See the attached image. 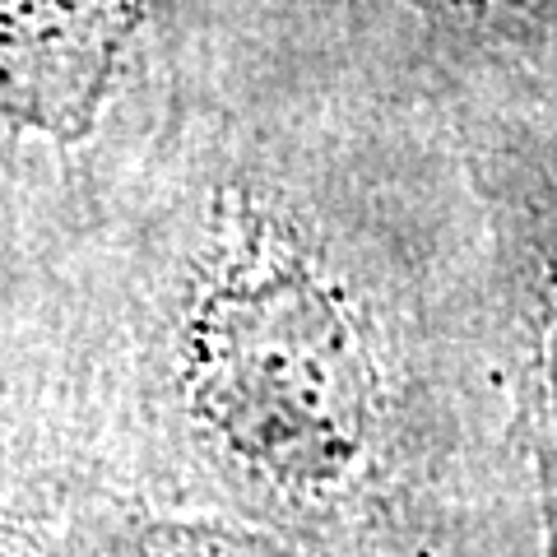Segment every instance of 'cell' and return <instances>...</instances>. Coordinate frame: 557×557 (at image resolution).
<instances>
[{"mask_svg": "<svg viewBox=\"0 0 557 557\" xmlns=\"http://www.w3.org/2000/svg\"><path fill=\"white\" fill-rule=\"evenodd\" d=\"M163 0H0V135L70 153L121 102Z\"/></svg>", "mask_w": 557, "mask_h": 557, "instance_id": "7a4b0ae2", "label": "cell"}, {"mask_svg": "<svg viewBox=\"0 0 557 557\" xmlns=\"http://www.w3.org/2000/svg\"><path fill=\"white\" fill-rule=\"evenodd\" d=\"M530 432H534V456H539V474H544V507H548V544L557 557V298L553 311L544 317L539 330V348H534V381H530Z\"/></svg>", "mask_w": 557, "mask_h": 557, "instance_id": "8992f818", "label": "cell"}, {"mask_svg": "<svg viewBox=\"0 0 557 557\" xmlns=\"http://www.w3.org/2000/svg\"><path fill=\"white\" fill-rule=\"evenodd\" d=\"M89 557H307L265 530L219 516H112L94 520Z\"/></svg>", "mask_w": 557, "mask_h": 557, "instance_id": "5b68a950", "label": "cell"}, {"mask_svg": "<svg viewBox=\"0 0 557 557\" xmlns=\"http://www.w3.org/2000/svg\"><path fill=\"white\" fill-rule=\"evenodd\" d=\"M42 172V145L0 135V409L28 381L47 348Z\"/></svg>", "mask_w": 557, "mask_h": 557, "instance_id": "277c9868", "label": "cell"}, {"mask_svg": "<svg viewBox=\"0 0 557 557\" xmlns=\"http://www.w3.org/2000/svg\"><path fill=\"white\" fill-rule=\"evenodd\" d=\"M51 354L0 409V557H89L79 507L75 413Z\"/></svg>", "mask_w": 557, "mask_h": 557, "instance_id": "3957f363", "label": "cell"}, {"mask_svg": "<svg viewBox=\"0 0 557 557\" xmlns=\"http://www.w3.org/2000/svg\"><path fill=\"white\" fill-rule=\"evenodd\" d=\"M219 159L145 260L149 409L228 493L317 511L376 437L372 335L284 186Z\"/></svg>", "mask_w": 557, "mask_h": 557, "instance_id": "6da1fadb", "label": "cell"}]
</instances>
